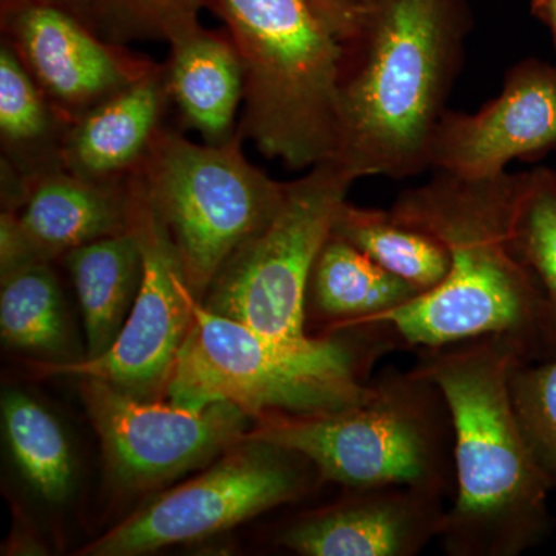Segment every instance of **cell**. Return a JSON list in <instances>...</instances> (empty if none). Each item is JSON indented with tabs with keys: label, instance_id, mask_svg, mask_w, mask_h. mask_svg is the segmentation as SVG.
<instances>
[{
	"label": "cell",
	"instance_id": "6da1fadb",
	"mask_svg": "<svg viewBox=\"0 0 556 556\" xmlns=\"http://www.w3.org/2000/svg\"><path fill=\"white\" fill-rule=\"evenodd\" d=\"M522 178L525 172L484 179L434 172L404 190L391 215L447 249L450 269L439 287L371 321L390 325L409 350L501 336L526 362L556 357L554 317L511 239Z\"/></svg>",
	"mask_w": 556,
	"mask_h": 556
},
{
	"label": "cell",
	"instance_id": "7a4b0ae2",
	"mask_svg": "<svg viewBox=\"0 0 556 556\" xmlns=\"http://www.w3.org/2000/svg\"><path fill=\"white\" fill-rule=\"evenodd\" d=\"M467 0H371L340 42L338 150L354 178H408L428 148L463 67Z\"/></svg>",
	"mask_w": 556,
	"mask_h": 556
},
{
	"label": "cell",
	"instance_id": "3957f363",
	"mask_svg": "<svg viewBox=\"0 0 556 556\" xmlns=\"http://www.w3.org/2000/svg\"><path fill=\"white\" fill-rule=\"evenodd\" d=\"M413 368L437 383L455 430L456 490L442 527L450 556H518L552 529L548 493L511 405V369L526 362L501 336L419 350Z\"/></svg>",
	"mask_w": 556,
	"mask_h": 556
},
{
	"label": "cell",
	"instance_id": "277c9868",
	"mask_svg": "<svg viewBox=\"0 0 556 556\" xmlns=\"http://www.w3.org/2000/svg\"><path fill=\"white\" fill-rule=\"evenodd\" d=\"M405 348L383 321L302 339L273 338L218 316L200 300L166 401L201 408L228 402L252 420L353 407L372 393L369 369Z\"/></svg>",
	"mask_w": 556,
	"mask_h": 556
},
{
	"label": "cell",
	"instance_id": "5b68a950",
	"mask_svg": "<svg viewBox=\"0 0 556 556\" xmlns=\"http://www.w3.org/2000/svg\"><path fill=\"white\" fill-rule=\"evenodd\" d=\"M353 407L311 415H266L244 439L298 452L324 482L404 485L455 496V430L444 393L415 368H387Z\"/></svg>",
	"mask_w": 556,
	"mask_h": 556
},
{
	"label": "cell",
	"instance_id": "8992f818",
	"mask_svg": "<svg viewBox=\"0 0 556 556\" xmlns=\"http://www.w3.org/2000/svg\"><path fill=\"white\" fill-rule=\"evenodd\" d=\"M223 21L244 70L239 134L292 170L338 150V38L305 0H204Z\"/></svg>",
	"mask_w": 556,
	"mask_h": 556
},
{
	"label": "cell",
	"instance_id": "52a82bcc",
	"mask_svg": "<svg viewBox=\"0 0 556 556\" xmlns=\"http://www.w3.org/2000/svg\"><path fill=\"white\" fill-rule=\"evenodd\" d=\"M240 134L197 144L166 126L134 172L174 244L190 291L203 300L226 262L268 225L287 193L244 156Z\"/></svg>",
	"mask_w": 556,
	"mask_h": 556
},
{
	"label": "cell",
	"instance_id": "ba28073f",
	"mask_svg": "<svg viewBox=\"0 0 556 556\" xmlns=\"http://www.w3.org/2000/svg\"><path fill=\"white\" fill-rule=\"evenodd\" d=\"M356 178L336 160L321 161L287 193L265 228L226 262L201 300L204 308L273 338H306L311 270L332 233Z\"/></svg>",
	"mask_w": 556,
	"mask_h": 556
},
{
	"label": "cell",
	"instance_id": "9c48e42d",
	"mask_svg": "<svg viewBox=\"0 0 556 556\" xmlns=\"http://www.w3.org/2000/svg\"><path fill=\"white\" fill-rule=\"evenodd\" d=\"M321 482L300 453L243 438L200 477L153 496L78 554L139 556L195 543L298 503Z\"/></svg>",
	"mask_w": 556,
	"mask_h": 556
},
{
	"label": "cell",
	"instance_id": "30bf717a",
	"mask_svg": "<svg viewBox=\"0 0 556 556\" xmlns=\"http://www.w3.org/2000/svg\"><path fill=\"white\" fill-rule=\"evenodd\" d=\"M79 393L100 438L110 485L144 495L206 467L243 441L252 419L236 405L190 408L141 401L98 379H79Z\"/></svg>",
	"mask_w": 556,
	"mask_h": 556
},
{
	"label": "cell",
	"instance_id": "8fae6325",
	"mask_svg": "<svg viewBox=\"0 0 556 556\" xmlns=\"http://www.w3.org/2000/svg\"><path fill=\"white\" fill-rule=\"evenodd\" d=\"M129 188L130 226L137 233L144 270L123 331L101 356L70 364L30 365L47 378L98 379L141 401H166L179 351L193 324L197 298L135 174L129 177Z\"/></svg>",
	"mask_w": 556,
	"mask_h": 556
},
{
	"label": "cell",
	"instance_id": "7c38bea8",
	"mask_svg": "<svg viewBox=\"0 0 556 556\" xmlns=\"http://www.w3.org/2000/svg\"><path fill=\"white\" fill-rule=\"evenodd\" d=\"M0 30L70 126L160 67L70 11L38 0H0Z\"/></svg>",
	"mask_w": 556,
	"mask_h": 556
},
{
	"label": "cell",
	"instance_id": "4fadbf2b",
	"mask_svg": "<svg viewBox=\"0 0 556 556\" xmlns=\"http://www.w3.org/2000/svg\"><path fill=\"white\" fill-rule=\"evenodd\" d=\"M556 152V65L529 58L511 65L503 89L478 112L442 115L428 169L455 177H500L514 160Z\"/></svg>",
	"mask_w": 556,
	"mask_h": 556
},
{
	"label": "cell",
	"instance_id": "5bb4252c",
	"mask_svg": "<svg viewBox=\"0 0 556 556\" xmlns=\"http://www.w3.org/2000/svg\"><path fill=\"white\" fill-rule=\"evenodd\" d=\"M343 489L334 503L289 519L278 546L302 556H416L439 540L445 497L404 485Z\"/></svg>",
	"mask_w": 556,
	"mask_h": 556
},
{
	"label": "cell",
	"instance_id": "9a60e30c",
	"mask_svg": "<svg viewBox=\"0 0 556 556\" xmlns=\"http://www.w3.org/2000/svg\"><path fill=\"white\" fill-rule=\"evenodd\" d=\"M2 175V211L30 265L130 229L129 177L98 181L64 169L21 177L7 167Z\"/></svg>",
	"mask_w": 556,
	"mask_h": 556
},
{
	"label": "cell",
	"instance_id": "2e32d148",
	"mask_svg": "<svg viewBox=\"0 0 556 556\" xmlns=\"http://www.w3.org/2000/svg\"><path fill=\"white\" fill-rule=\"evenodd\" d=\"M170 104L160 64L68 127L61 149L62 169L98 181L126 179L148 155Z\"/></svg>",
	"mask_w": 556,
	"mask_h": 556
},
{
	"label": "cell",
	"instance_id": "e0dca14e",
	"mask_svg": "<svg viewBox=\"0 0 556 556\" xmlns=\"http://www.w3.org/2000/svg\"><path fill=\"white\" fill-rule=\"evenodd\" d=\"M164 75L182 123L206 144H226L239 135L244 70L229 33L200 27L170 43Z\"/></svg>",
	"mask_w": 556,
	"mask_h": 556
},
{
	"label": "cell",
	"instance_id": "ac0fdd59",
	"mask_svg": "<svg viewBox=\"0 0 556 556\" xmlns=\"http://www.w3.org/2000/svg\"><path fill=\"white\" fill-rule=\"evenodd\" d=\"M419 294L408 281L331 233L311 270L305 325L311 318L321 325L320 334H327L368 324Z\"/></svg>",
	"mask_w": 556,
	"mask_h": 556
},
{
	"label": "cell",
	"instance_id": "d6986e66",
	"mask_svg": "<svg viewBox=\"0 0 556 556\" xmlns=\"http://www.w3.org/2000/svg\"><path fill=\"white\" fill-rule=\"evenodd\" d=\"M78 295L87 353L101 356L116 342L142 281V252L134 229L91 241L62 257Z\"/></svg>",
	"mask_w": 556,
	"mask_h": 556
},
{
	"label": "cell",
	"instance_id": "ffe728a7",
	"mask_svg": "<svg viewBox=\"0 0 556 556\" xmlns=\"http://www.w3.org/2000/svg\"><path fill=\"white\" fill-rule=\"evenodd\" d=\"M0 278L3 345L33 356L31 362L39 364L83 361L51 262L31 263Z\"/></svg>",
	"mask_w": 556,
	"mask_h": 556
},
{
	"label": "cell",
	"instance_id": "44dd1931",
	"mask_svg": "<svg viewBox=\"0 0 556 556\" xmlns=\"http://www.w3.org/2000/svg\"><path fill=\"white\" fill-rule=\"evenodd\" d=\"M70 123L5 42L0 43L2 167L33 177L61 167Z\"/></svg>",
	"mask_w": 556,
	"mask_h": 556
},
{
	"label": "cell",
	"instance_id": "7402d4cb",
	"mask_svg": "<svg viewBox=\"0 0 556 556\" xmlns=\"http://www.w3.org/2000/svg\"><path fill=\"white\" fill-rule=\"evenodd\" d=\"M332 233L353 244L388 273L408 281L420 294L439 287L447 277V249L422 230L399 222L390 211L340 206Z\"/></svg>",
	"mask_w": 556,
	"mask_h": 556
},
{
	"label": "cell",
	"instance_id": "603a6c76",
	"mask_svg": "<svg viewBox=\"0 0 556 556\" xmlns=\"http://www.w3.org/2000/svg\"><path fill=\"white\" fill-rule=\"evenodd\" d=\"M7 444L22 477L49 503L61 504L75 484V460L64 428L30 394L10 390L2 397Z\"/></svg>",
	"mask_w": 556,
	"mask_h": 556
},
{
	"label": "cell",
	"instance_id": "cb8c5ba5",
	"mask_svg": "<svg viewBox=\"0 0 556 556\" xmlns=\"http://www.w3.org/2000/svg\"><path fill=\"white\" fill-rule=\"evenodd\" d=\"M515 251L543 291L556 325V172H525L515 204Z\"/></svg>",
	"mask_w": 556,
	"mask_h": 556
},
{
	"label": "cell",
	"instance_id": "d4e9b609",
	"mask_svg": "<svg viewBox=\"0 0 556 556\" xmlns=\"http://www.w3.org/2000/svg\"><path fill=\"white\" fill-rule=\"evenodd\" d=\"M508 387L527 445L556 490V357L519 362Z\"/></svg>",
	"mask_w": 556,
	"mask_h": 556
},
{
	"label": "cell",
	"instance_id": "484cf974",
	"mask_svg": "<svg viewBox=\"0 0 556 556\" xmlns=\"http://www.w3.org/2000/svg\"><path fill=\"white\" fill-rule=\"evenodd\" d=\"M204 0H97V30L105 39L126 46L153 39L174 43L201 27Z\"/></svg>",
	"mask_w": 556,
	"mask_h": 556
},
{
	"label": "cell",
	"instance_id": "4316f807",
	"mask_svg": "<svg viewBox=\"0 0 556 556\" xmlns=\"http://www.w3.org/2000/svg\"><path fill=\"white\" fill-rule=\"evenodd\" d=\"M305 2L339 42H343L353 35L367 7L365 0H305Z\"/></svg>",
	"mask_w": 556,
	"mask_h": 556
},
{
	"label": "cell",
	"instance_id": "83f0119b",
	"mask_svg": "<svg viewBox=\"0 0 556 556\" xmlns=\"http://www.w3.org/2000/svg\"><path fill=\"white\" fill-rule=\"evenodd\" d=\"M38 2H46L51 3V5L61 7V9L75 14L79 20H83L86 24H89L90 27H93L94 30H97V16H94V5H97V0H38Z\"/></svg>",
	"mask_w": 556,
	"mask_h": 556
},
{
	"label": "cell",
	"instance_id": "f1b7e54d",
	"mask_svg": "<svg viewBox=\"0 0 556 556\" xmlns=\"http://www.w3.org/2000/svg\"><path fill=\"white\" fill-rule=\"evenodd\" d=\"M532 14L546 25L556 49V0H532Z\"/></svg>",
	"mask_w": 556,
	"mask_h": 556
},
{
	"label": "cell",
	"instance_id": "f546056e",
	"mask_svg": "<svg viewBox=\"0 0 556 556\" xmlns=\"http://www.w3.org/2000/svg\"><path fill=\"white\" fill-rule=\"evenodd\" d=\"M371 2V0H365V3Z\"/></svg>",
	"mask_w": 556,
	"mask_h": 556
}]
</instances>
